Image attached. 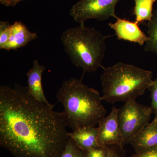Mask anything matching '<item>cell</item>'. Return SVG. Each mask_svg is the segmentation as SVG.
I'll use <instances>...</instances> for the list:
<instances>
[{"label":"cell","instance_id":"cell-2","mask_svg":"<svg viewBox=\"0 0 157 157\" xmlns=\"http://www.w3.org/2000/svg\"><path fill=\"white\" fill-rule=\"evenodd\" d=\"M57 98L63 106L62 112L67 126L72 131L96 127L107 113L102 97L80 79L72 78L63 82Z\"/></svg>","mask_w":157,"mask_h":157},{"label":"cell","instance_id":"cell-7","mask_svg":"<svg viewBox=\"0 0 157 157\" xmlns=\"http://www.w3.org/2000/svg\"><path fill=\"white\" fill-rule=\"evenodd\" d=\"M118 108L113 107L111 112L98 124V141L101 147L117 145L124 147V139L117 121Z\"/></svg>","mask_w":157,"mask_h":157},{"label":"cell","instance_id":"cell-6","mask_svg":"<svg viewBox=\"0 0 157 157\" xmlns=\"http://www.w3.org/2000/svg\"><path fill=\"white\" fill-rule=\"evenodd\" d=\"M120 0H79L70 10V16L80 25L85 21L96 19L104 21L109 17L117 18L115 6Z\"/></svg>","mask_w":157,"mask_h":157},{"label":"cell","instance_id":"cell-22","mask_svg":"<svg viewBox=\"0 0 157 157\" xmlns=\"http://www.w3.org/2000/svg\"><path fill=\"white\" fill-rule=\"evenodd\" d=\"M0 2L1 4L6 6H11L10 2L8 0H0Z\"/></svg>","mask_w":157,"mask_h":157},{"label":"cell","instance_id":"cell-14","mask_svg":"<svg viewBox=\"0 0 157 157\" xmlns=\"http://www.w3.org/2000/svg\"><path fill=\"white\" fill-rule=\"evenodd\" d=\"M148 40L145 43V51L157 55V9L153 11L152 17L147 23Z\"/></svg>","mask_w":157,"mask_h":157},{"label":"cell","instance_id":"cell-5","mask_svg":"<svg viewBox=\"0 0 157 157\" xmlns=\"http://www.w3.org/2000/svg\"><path fill=\"white\" fill-rule=\"evenodd\" d=\"M152 111L151 107L137 103L135 100L125 102L118 108L117 121L124 139V146L133 139L148 124Z\"/></svg>","mask_w":157,"mask_h":157},{"label":"cell","instance_id":"cell-1","mask_svg":"<svg viewBox=\"0 0 157 157\" xmlns=\"http://www.w3.org/2000/svg\"><path fill=\"white\" fill-rule=\"evenodd\" d=\"M37 101L28 88L0 87V145L14 157H59L67 142L62 112Z\"/></svg>","mask_w":157,"mask_h":157},{"label":"cell","instance_id":"cell-3","mask_svg":"<svg viewBox=\"0 0 157 157\" xmlns=\"http://www.w3.org/2000/svg\"><path fill=\"white\" fill-rule=\"evenodd\" d=\"M100 79L103 100L111 103L125 102L144 94L152 82V73L120 62L105 69Z\"/></svg>","mask_w":157,"mask_h":157},{"label":"cell","instance_id":"cell-4","mask_svg":"<svg viewBox=\"0 0 157 157\" xmlns=\"http://www.w3.org/2000/svg\"><path fill=\"white\" fill-rule=\"evenodd\" d=\"M105 36L94 28L79 25L64 31L61 41L71 62L85 72H95L101 66L106 49Z\"/></svg>","mask_w":157,"mask_h":157},{"label":"cell","instance_id":"cell-8","mask_svg":"<svg viewBox=\"0 0 157 157\" xmlns=\"http://www.w3.org/2000/svg\"><path fill=\"white\" fill-rule=\"evenodd\" d=\"M109 27L115 32L119 40H124L143 45L148 37L140 29L138 24L118 17L115 22L109 23Z\"/></svg>","mask_w":157,"mask_h":157},{"label":"cell","instance_id":"cell-13","mask_svg":"<svg viewBox=\"0 0 157 157\" xmlns=\"http://www.w3.org/2000/svg\"><path fill=\"white\" fill-rule=\"evenodd\" d=\"M134 14L137 24L145 21H149L153 15V6L156 0H134Z\"/></svg>","mask_w":157,"mask_h":157},{"label":"cell","instance_id":"cell-16","mask_svg":"<svg viewBox=\"0 0 157 157\" xmlns=\"http://www.w3.org/2000/svg\"><path fill=\"white\" fill-rule=\"evenodd\" d=\"M11 25L9 21H0V49H3L11 36Z\"/></svg>","mask_w":157,"mask_h":157},{"label":"cell","instance_id":"cell-15","mask_svg":"<svg viewBox=\"0 0 157 157\" xmlns=\"http://www.w3.org/2000/svg\"><path fill=\"white\" fill-rule=\"evenodd\" d=\"M85 154V151L79 148L75 141L69 137L65 148L59 157H84Z\"/></svg>","mask_w":157,"mask_h":157},{"label":"cell","instance_id":"cell-9","mask_svg":"<svg viewBox=\"0 0 157 157\" xmlns=\"http://www.w3.org/2000/svg\"><path fill=\"white\" fill-rule=\"evenodd\" d=\"M45 70V66L40 64L38 60H34L33 67L27 73L28 88L31 95L37 101L49 106H54L48 102L42 88V75Z\"/></svg>","mask_w":157,"mask_h":157},{"label":"cell","instance_id":"cell-12","mask_svg":"<svg viewBox=\"0 0 157 157\" xmlns=\"http://www.w3.org/2000/svg\"><path fill=\"white\" fill-rule=\"evenodd\" d=\"M135 152L157 146V119L154 118L131 142Z\"/></svg>","mask_w":157,"mask_h":157},{"label":"cell","instance_id":"cell-11","mask_svg":"<svg viewBox=\"0 0 157 157\" xmlns=\"http://www.w3.org/2000/svg\"><path fill=\"white\" fill-rule=\"evenodd\" d=\"M67 136L72 138L76 145L85 151L101 147L98 143V127H84L72 132H68Z\"/></svg>","mask_w":157,"mask_h":157},{"label":"cell","instance_id":"cell-21","mask_svg":"<svg viewBox=\"0 0 157 157\" xmlns=\"http://www.w3.org/2000/svg\"><path fill=\"white\" fill-rule=\"evenodd\" d=\"M10 2L11 6H14L19 2L21 1H24V0H8Z\"/></svg>","mask_w":157,"mask_h":157},{"label":"cell","instance_id":"cell-20","mask_svg":"<svg viewBox=\"0 0 157 157\" xmlns=\"http://www.w3.org/2000/svg\"><path fill=\"white\" fill-rule=\"evenodd\" d=\"M132 157H157V146L135 152Z\"/></svg>","mask_w":157,"mask_h":157},{"label":"cell","instance_id":"cell-17","mask_svg":"<svg viewBox=\"0 0 157 157\" xmlns=\"http://www.w3.org/2000/svg\"><path fill=\"white\" fill-rule=\"evenodd\" d=\"M148 89L150 91L151 99V107L153 113L155 114V118L157 119V78L153 80Z\"/></svg>","mask_w":157,"mask_h":157},{"label":"cell","instance_id":"cell-18","mask_svg":"<svg viewBox=\"0 0 157 157\" xmlns=\"http://www.w3.org/2000/svg\"><path fill=\"white\" fill-rule=\"evenodd\" d=\"M84 157H107V147H99L85 151Z\"/></svg>","mask_w":157,"mask_h":157},{"label":"cell","instance_id":"cell-10","mask_svg":"<svg viewBox=\"0 0 157 157\" xmlns=\"http://www.w3.org/2000/svg\"><path fill=\"white\" fill-rule=\"evenodd\" d=\"M37 38V34L29 30L25 25L20 21H15L11 25V37L3 49L17 50Z\"/></svg>","mask_w":157,"mask_h":157},{"label":"cell","instance_id":"cell-19","mask_svg":"<svg viewBox=\"0 0 157 157\" xmlns=\"http://www.w3.org/2000/svg\"><path fill=\"white\" fill-rule=\"evenodd\" d=\"M107 151V157H126L123 149L117 145L106 147Z\"/></svg>","mask_w":157,"mask_h":157}]
</instances>
